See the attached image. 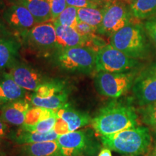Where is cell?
I'll return each instance as SVG.
<instances>
[{
	"label": "cell",
	"instance_id": "cell-1",
	"mask_svg": "<svg viewBox=\"0 0 156 156\" xmlns=\"http://www.w3.org/2000/svg\"><path fill=\"white\" fill-rule=\"evenodd\" d=\"M91 124L101 136L134 128L137 126V114L132 105L124 101L114 100L103 106L92 119Z\"/></svg>",
	"mask_w": 156,
	"mask_h": 156
},
{
	"label": "cell",
	"instance_id": "cell-2",
	"mask_svg": "<svg viewBox=\"0 0 156 156\" xmlns=\"http://www.w3.org/2000/svg\"><path fill=\"white\" fill-rule=\"evenodd\" d=\"M151 140L149 129L143 126H136L101 136L104 147L116 153L131 155L145 153L151 146Z\"/></svg>",
	"mask_w": 156,
	"mask_h": 156
},
{
	"label": "cell",
	"instance_id": "cell-3",
	"mask_svg": "<svg viewBox=\"0 0 156 156\" xmlns=\"http://www.w3.org/2000/svg\"><path fill=\"white\" fill-rule=\"evenodd\" d=\"M97 52L86 46L58 50L54 53L55 64L63 71L88 74L95 72Z\"/></svg>",
	"mask_w": 156,
	"mask_h": 156
},
{
	"label": "cell",
	"instance_id": "cell-4",
	"mask_svg": "<svg viewBox=\"0 0 156 156\" xmlns=\"http://www.w3.org/2000/svg\"><path fill=\"white\" fill-rule=\"evenodd\" d=\"M110 44L129 57L143 58L147 53V45L142 29L129 23L110 37Z\"/></svg>",
	"mask_w": 156,
	"mask_h": 156
},
{
	"label": "cell",
	"instance_id": "cell-5",
	"mask_svg": "<svg viewBox=\"0 0 156 156\" xmlns=\"http://www.w3.org/2000/svg\"><path fill=\"white\" fill-rule=\"evenodd\" d=\"M57 141L62 156H95L101 148L90 129L61 134Z\"/></svg>",
	"mask_w": 156,
	"mask_h": 156
},
{
	"label": "cell",
	"instance_id": "cell-6",
	"mask_svg": "<svg viewBox=\"0 0 156 156\" xmlns=\"http://www.w3.org/2000/svg\"><path fill=\"white\" fill-rule=\"evenodd\" d=\"M135 73H106L98 72L95 76L97 91L105 97L116 99L122 96L132 87Z\"/></svg>",
	"mask_w": 156,
	"mask_h": 156
},
{
	"label": "cell",
	"instance_id": "cell-7",
	"mask_svg": "<svg viewBox=\"0 0 156 156\" xmlns=\"http://www.w3.org/2000/svg\"><path fill=\"white\" fill-rule=\"evenodd\" d=\"M136 58L129 57L119 50L106 44L97 52L95 72L128 73L139 66Z\"/></svg>",
	"mask_w": 156,
	"mask_h": 156
},
{
	"label": "cell",
	"instance_id": "cell-8",
	"mask_svg": "<svg viewBox=\"0 0 156 156\" xmlns=\"http://www.w3.org/2000/svg\"><path fill=\"white\" fill-rule=\"evenodd\" d=\"M103 19L96 34L111 37L113 34L131 23L130 7L120 0L106 3L103 8Z\"/></svg>",
	"mask_w": 156,
	"mask_h": 156
},
{
	"label": "cell",
	"instance_id": "cell-9",
	"mask_svg": "<svg viewBox=\"0 0 156 156\" xmlns=\"http://www.w3.org/2000/svg\"><path fill=\"white\" fill-rule=\"evenodd\" d=\"M23 42L32 50L41 53L56 51V34L52 22L36 24L20 36Z\"/></svg>",
	"mask_w": 156,
	"mask_h": 156
},
{
	"label": "cell",
	"instance_id": "cell-10",
	"mask_svg": "<svg viewBox=\"0 0 156 156\" xmlns=\"http://www.w3.org/2000/svg\"><path fill=\"white\" fill-rule=\"evenodd\" d=\"M132 92L141 107L156 101V62L147 66L135 77Z\"/></svg>",
	"mask_w": 156,
	"mask_h": 156
},
{
	"label": "cell",
	"instance_id": "cell-11",
	"mask_svg": "<svg viewBox=\"0 0 156 156\" xmlns=\"http://www.w3.org/2000/svg\"><path fill=\"white\" fill-rule=\"evenodd\" d=\"M2 18L7 28L20 37L37 24L30 12L17 4L8 6L3 12Z\"/></svg>",
	"mask_w": 156,
	"mask_h": 156
},
{
	"label": "cell",
	"instance_id": "cell-12",
	"mask_svg": "<svg viewBox=\"0 0 156 156\" xmlns=\"http://www.w3.org/2000/svg\"><path fill=\"white\" fill-rule=\"evenodd\" d=\"M9 74L15 83L26 91L35 92L42 83L48 81L38 70L17 61L9 68Z\"/></svg>",
	"mask_w": 156,
	"mask_h": 156
},
{
	"label": "cell",
	"instance_id": "cell-13",
	"mask_svg": "<svg viewBox=\"0 0 156 156\" xmlns=\"http://www.w3.org/2000/svg\"><path fill=\"white\" fill-rule=\"evenodd\" d=\"M30 108V103L25 98L12 101L2 105L0 117L8 124L21 126Z\"/></svg>",
	"mask_w": 156,
	"mask_h": 156
},
{
	"label": "cell",
	"instance_id": "cell-14",
	"mask_svg": "<svg viewBox=\"0 0 156 156\" xmlns=\"http://www.w3.org/2000/svg\"><path fill=\"white\" fill-rule=\"evenodd\" d=\"M18 156H62L57 140L18 145Z\"/></svg>",
	"mask_w": 156,
	"mask_h": 156
},
{
	"label": "cell",
	"instance_id": "cell-15",
	"mask_svg": "<svg viewBox=\"0 0 156 156\" xmlns=\"http://www.w3.org/2000/svg\"><path fill=\"white\" fill-rule=\"evenodd\" d=\"M56 114L67 124L69 132L77 131L80 128L88 125L92 121L88 114L74 108L69 103L56 111Z\"/></svg>",
	"mask_w": 156,
	"mask_h": 156
},
{
	"label": "cell",
	"instance_id": "cell-16",
	"mask_svg": "<svg viewBox=\"0 0 156 156\" xmlns=\"http://www.w3.org/2000/svg\"><path fill=\"white\" fill-rule=\"evenodd\" d=\"M26 90L15 83L8 73L0 74V105L24 99Z\"/></svg>",
	"mask_w": 156,
	"mask_h": 156
},
{
	"label": "cell",
	"instance_id": "cell-17",
	"mask_svg": "<svg viewBox=\"0 0 156 156\" xmlns=\"http://www.w3.org/2000/svg\"><path fill=\"white\" fill-rule=\"evenodd\" d=\"M52 23L56 29L57 51L85 46V39L78 34L75 28L63 26L54 22Z\"/></svg>",
	"mask_w": 156,
	"mask_h": 156
},
{
	"label": "cell",
	"instance_id": "cell-18",
	"mask_svg": "<svg viewBox=\"0 0 156 156\" xmlns=\"http://www.w3.org/2000/svg\"><path fill=\"white\" fill-rule=\"evenodd\" d=\"M11 4L24 6L34 17L37 24L51 22V9L47 0H8Z\"/></svg>",
	"mask_w": 156,
	"mask_h": 156
},
{
	"label": "cell",
	"instance_id": "cell-19",
	"mask_svg": "<svg viewBox=\"0 0 156 156\" xmlns=\"http://www.w3.org/2000/svg\"><path fill=\"white\" fill-rule=\"evenodd\" d=\"M9 135H10V139L18 145L52 141V140H57L59 136L54 132V130H51L46 133H40L36 132L26 131L20 128L15 131L14 133H10Z\"/></svg>",
	"mask_w": 156,
	"mask_h": 156
},
{
	"label": "cell",
	"instance_id": "cell-20",
	"mask_svg": "<svg viewBox=\"0 0 156 156\" xmlns=\"http://www.w3.org/2000/svg\"><path fill=\"white\" fill-rule=\"evenodd\" d=\"M20 46L14 39L0 38V70L10 68L17 61Z\"/></svg>",
	"mask_w": 156,
	"mask_h": 156
},
{
	"label": "cell",
	"instance_id": "cell-21",
	"mask_svg": "<svg viewBox=\"0 0 156 156\" xmlns=\"http://www.w3.org/2000/svg\"><path fill=\"white\" fill-rule=\"evenodd\" d=\"M129 7L132 16L138 20L156 16V0H132Z\"/></svg>",
	"mask_w": 156,
	"mask_h": 156
},
{
	"label": "cell",
	"instance_id": "cell-22",
	"mask_svg": "<svg viewBox=\"0 0 156 156\" xmlns=\"http://www.w3.org/2000/svg\"><path fill=\"white\" fill-rule=\"evenodd\" d=\"M64 92H67V89L63 82L48 80L42 83L32 94L38 98L47 99Z\"/></svg>",
	"mask_w": 156,
	"mask_h": 156
},
{
	"label": "cell",
	"instance_id": "cell-23",
	"mask_svg": "<svg viewBox=\"0 0 156 156\" xmlns=\"http://www.w3.org/2000/svg\"><path fill=\"white\" fill-rule=\"evenodd\" d=\"M103 8H90V7L78 8L77 21L87 23L97 30L102 22Z\"/></svg>",
	"mask_w": 156,
	"mask_h": 156
},
{
	"label": "cell",
	"instance_id": "cell-24",
	"mask_svg": "<svg viewBox=\"0 0 156 156\" xmlns=\"http://www.w3.org/2000/svg\"><path fill=\"white\" fill-rule=\"evenodd\" d=\"M56 114V112L50 109L41 108V107L34 106L27 112L25 116V122L23 125L32 126L41 121L46 119L49 117Z\"/></svg>",
	"mask_w": 156,
	"mask_h": 156
},
{
	"label": "cell",
	"instance_id": "cell-25",
	"mask_svg": "<svg viewBox=\"0 0 156 156\" xmlns=\"http://www.w3.org/2000/svg\"><path fill=\"white\" fill-rule=\"evenodd\" d=\"M77 7L67 6L59 16L53 22L63 26L74 28L77 23Z\"/></svg>",
	"mask_w": 156,
	"mask_h": 156
},
{
	"label": "cell",
	"instance_id": "cell-26",
	"mask_svg": "<svg viewBox=\"0 0 156 156\" xmlns=\"http://www.w3.org/2000/svg\"><path fill=\"white\" fill-rule=\"evenodd\" d=\"M56 121H57V116H56V114H55L54 116L49 117V118L46 119L38 122L36 124H34V125H22L20 126V129H22L23 130H26V131L36 132H40V133H46V132L54 130Z\"/></svg>",
	"mask_w": 156,
	"mask_h": 156
},
{
	"label": "cell",
	"instance_id": "cell-27",
	"mask_svg": "<svg viewBox=\"0 0 156 156\" xmlns=\"http://www.w3.org/2000/svg\"><path fill=\"white\" fill-rule=\"evenodd\" d=\"M142 122L153 128H156V101L142 106L140 109Z\"/></svg>",
	"mask_w": 156,
	"mask_h": 156
},
{
	"label": "cell",
	"instance_id": "cell-28",
	"mask_svg": "<svg viewBox=\"0 0 156 156\" xmlns=\"http://www.w3.org/2000/svg\"><path fill=\"white\" fill-rule=\"evenodd\" d=\"M47 2L51 9V22H53L67 7V2L66 0H47Z\"/></svg>",
	"mask_w": 156,
	"mask_h": 156
},
{
	"label": "cell",
	"instance_id": "cell-29",
	"mask_svg": "<svg viewBox=\"0 0 156 156\" xmlns=\"http://www.w3.org/2000/svg\"><path fill=\"white\" fill-rule=\"evenodd\" d=\"M67 5L69 7H75L77 8H103L105 5L95 2L92 0H66Z\"/></svg>",
	"mask_w": 156,
	"mask_h": 156
},
{
	"label": "cell",
	"instance_id": "cell-30",
	"mask_svg": "<svg viewBox=\"0 0 156 156\" xmlns=\"http://www.w3.org/2000/svg\"><path fill=\"white\" fill-rule=\"evenodd\" d=\"M74 28L78 34L85 39V41L87 38L94 36L96 34V30L93 27L83 22H78L77 21V24Z\"/></svg>",
	"mask_w": 156,
	"mask_h": 156
},
{
	"label": "cell",
	"instance_id": "cell-31",
	"mask_svg": "<svg viewBox=\"0 0 156 156\" xmlns=\"http://www.w3.org/2000/svg\"><path fill=\"white\" fill-rule=\"evenodd\" d=\"M145 28L148 36L151 37L156 46V16L148 19L145 23Z\"/></svg>",
	"mask_w": 156,
	"mask_h": 156
},
{
	"label": "cell",
	"instance_id": "cell-32",
	"mask_svg": "<svg viewBox=\"0 0 156 156\" xmlns=\"http://www.w3.org/2000/svg\"><path fill=\"white\" fill-rule=\"evenodd\" d=\"M9 127L7 123H6L0 117V139L6 138L7 136L9 135Z\"/></svg>",
	"mask_w": 156,
	"mask_h": 156
},
{
	"label": "cell",
	"instance_id": "cell-33",
	"mask_svg": "<svg viewBox=\"0 0 156 156\" xmlns=\"http://www.w3.org/2000/svg\"><path fill=\"white\" fill-rule=\"evenodd\" d=\"M10 144L5 138L0 139V156H7L9 151Z\"/></svg>",
	"mask_w": 156,
	"mask_h": 156
},
{
	"label": "cell",
	"instance_id": "cell-34",
	"mask_svg": "<svg viewBox=\"0 0 156 156\" xmlns=\"http://www.w3.org/2000/svg\"><path fill=\"white\" fill-rule=\"evenodd\" d=\"M5 23L0 19V38H9L12 35Z\"/></svg>",
	"mask_w": 156,
	"mask_h": 156
},
{
	"label": "cell",
	"instance_id": "cell-35",
	"mask_svg": "<svg viewBox=\"0 0 156 156\" xmlns=\"http://www.w3.org/2000/svg\"><path fill=\"white\" fill-rule=\"evenodd\" d=\"M98 156H112V154L109 148L104 147L101 150Z\"/></svg>",
	"mask_w": 156,
	"mask_h": 156
},
{
	"label": "cell",
	"instance_id": "cell-36",
	"mask_svg": "<svg viewBox=\"0 0 156 156\" xmlns=\"http://www.w3.org/2000/svg\"><path fill=\"white\" fill-rule=\"evenodd\" d=\"M92 1H94L95 2H98L99 4H101V5H105L106 3L109 2L114 1V0H92Z\"/></svg>",
	"mask_w": 156,
	"mask_h": 156
},
{
	"label": "cell",
	"instance_id": "cell-37",
	"mask_svg": "<svg viewBox=\"0 0 156 156\" xmlns=\"http://www.w3.org/2000/svg\"><path fill=\"white\" fill-rule=\"evenodd\" d=\"M151 156H156V147H155V149H154L153 153H152V155Z\"/></svg>",
	"mask_w": 156,
	"mask_h": 156
},
{
	"label": "cell",
	"instance_id": "cell-38",
	"mask_svg": "<svg viewBox=\"0 0 156 156\" xmlns=\"http://www.w3.org/2000/svg\"><path fill=\"white\" fill-rule=\"evenodd\" d=\"M155 129V135H156V128H154Z\"/></svg>",
	"mask_w": 156,
	"mask_h": 156
}]
</instances>
